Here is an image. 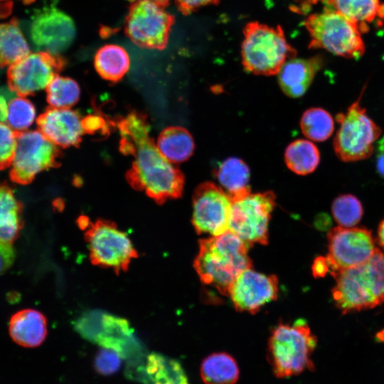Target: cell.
Wrapping results in <instances>:
<instances>
[{
	"mask_svg": "<svg viewBox=\"0 0 384 384\" xmlns=\"http://www.w3.org/2000/svg\"><path fill=\"white\" fill-rule=\"evenodd\" d=\"M90 258L92 264L126 272L138 254L127 235L113 222L98 219L85 228Z\"/></svg>",
	"mask_w": 384,
	"mask_h": 384,
	"instance_id": "9c48e42d",
	"label": "cell"
},
{
	"mask_svg": "<svg viewBox=\"0 0 384 384\" xmlns=\"http://www.w3.org/2000/svg\"><path fill=\"white\" fill-rule=\"evenodd\" d=\"M178 10L185 15L196 9L208 6L215 4L219 0H174Z\"/></svg>",
	"mask_w": 384,
	"mask_h": 384,
	"instance_id": "8d00e7d4",
	"label": "cell"
},
{
	"mask_svg": "<svg viewBox=\"0 0 384 384\" xmlns=\"http://www.w3.org/2000/svg\"><path fill=\"white\" fill-rule=\"evenodd\" d=\"M375 164L379 175L384 178V136L376 144Z\"/></svg>",
	"mask_w": 384,
	"mask_h": 384,
	"instance_id": "f35d334b",
	"label": "cell"
},
{
	"mask_svg": "<svg viewBox=\"0 0 384 384\" xmlns=\"http://www.w3.org/2000/svg\"><path fill=\"white\" fill-rule=\"evenodd\" d=\"M156 146L160 153L171 163H181L193 154L195 144L189 132L178 126L169 127L159 135Z\"/></svg>",
	"mask_w": 384,
	"mask_h": 384,
	"instance_id": "7402d4cb",
	"label": "cell"
},
{
	"mask_svg": "<svg viewBox=\"0 0 384 384\" xmlns=\"http://www.w3.org/2000/svg\"><path fill=\"white\" fill-rule=\"evenodd\" d=\"M278 279L251 268L242 272L234 280L228 296L238 311L257 313L265 304L276 299Z\"/></svg>",
	"mask_w": 384,
	"mask_h": 384,
	"instance_id": "e0dca14e",
	"label": "cell"
},
{
	"mask_svg": "<svg viewBox=\"0 0 384 384\" xmlns=\"http://www.w3.org/2000/svg\"><path fill=\"white\" fill-rule=\"evenodd\" d=\"M9 99V97H6L4 94L0 93V121H5Z\"/></svg>",
	"mask_w": 384,
	"mask_h": 384,
	"instance_id": "b9f144b4",
	"label": "cell"
},
{
	"mask_svg": "<svg viewBox=\"0 0 384 384\" xmlns=\"http://www.w3.org/2000/svg\"><path fill=\"white\" fill-rule=\"evenodd\" d=\"M9 331L13 341L18 345L37 347L47 336L46 318L37 310L23 309L11 318Z\"/></svg>",
	"mask_w": 384,
	"mask_h": 384,
	"instance_id": "44dd1931",
	"label": "cell"
},
{
	"mask_svg": "<svg viewBox=\"0 0 384 384\" xmlns=\"http://www.w3.org/2000/svg\"><path fill=\"white\" fill-rule=\"evenodd\" d=\"M331 274L336 280L333 299L343 314L384 303V253L378 249L366 262Z\"/></svg>",
	"mask_w": 384,
	"mask_h": 384,
	"instance_id": "3957f363",
	"label": "cell"
},
{
	"mask_svg": "<svg viewBox=\"0 0 384 384\" xmlns=\"http://www.w3.org/2000/svg\"><path fill=\"white\" fill-rule=\"evenodd\" d=\"M287 167L298 175H307L317 168L320 153L316 146L306 139H297L290 143L284 153Z\"/></svg>",
	"mask_w": 384,
	"mask_h": 384,
	"instance_id": "f1b7e54d",
	"label": "cell"
},
{
	"mask_svg": "<svg viewBox=\"0 0 384 384\" xmlns=\"http://www.w3.org/2000/svg\"><path fill=\"white\" fill-rule=\"evenodd\" d=\"M122 359V357L115 351L102 347L95 356L94 367L99 374L110 375L120 368Z\"/></svg>",
	"mask_w": 384,
	"mask_h": 384,
	"instance_id": "836d02e7",
	"label": "cell"
},
{
	"mask_svg": "<svg viewBox=\"0 0 384 384\" xmlns=\"http://www.w3.org/2000/svg\"><path fill=\"white\" fill-rule=\"evenodd\" d=\"M302 133L314 142H324L333 134L334 121L329 112L323 108L306 110L300 121Z\"/></svg>",
	"mask_w": 384,
	"mask_h": 384,
	"instance_id": "4dcf8cb0",
	"label": "cell"
},
{
	"mask_svg": "<svg viewBox=\"0 0 384 384\" xmlns=\"http://www.w3.org/2000/svg\"><path fill=\"white\" fill-rule=\"evenodd\" d=\"M82 124L85 133L94 134L97 132L105 134L107 125L105 119L100 115L90 114L82 119Z\"/></svg>",
	"mask_w": 384,
	"mask_h": 384,
	"instance_id": "d590c367",
	"label": "cell"
},
{
	"mask_svg": "<svg viewBox=\"0 0 384 384\" xmlns=\"http://www.w3.org/2000/svg\"><path fill=\"white\" fill-rule=\"evenodd\" d=\"M30 53L16 18L0 24V66H10Z\"/></svg>",
	"mask_w": 384,
	"mask_h": 384,
	"instance_id": "4316f807",
	"label": "cell"
},
{
	"mask_svg": "<svg viewBox=\"0 0 384 384\" xmlns=\"http://www.w3.org/2000/svg\"><path fill=\"white\" fill-rule=\"evenodd\" d=\"M46 100L50 107L69 108L79 100L80 88L72 78L57 75L46 88Z\"/></svg>",
	"mask_w": 384,
	"mask_h": 384,
	"instance_id": "1f68e13d",
	"label": "cell"
},
{
	"mask_svg": "<svg viewBox=\"0 0 384 384\" xmlns=\"http://www.w3.org/2000/svg\"><path fill=\"white\" fill-rule=\"evenodd\" d=\"M378 237L380 245L384 249V219L379 224Z\"/></svg>",
	"mask_w": 384,
	"mask_h": 384,
	"instance_id": "7bdbcfd3",
	"label": "cell"
},
{
	"mask_svg": "<svg viewBox=\"0 0 384 384\" xmlns=\"http://www.w3.org/2000/svg\"><path fill=\"white\" fill-rule=\"evenodd\" d=\"M18 134L0 121V166L9 165L16 144Z\"/></svg>",
	"mask_w": 384,
	"mask_h": 384,
	"instance_id": "e575fe53",
	"label": "cell"
},
{
	"mask_svg": "<svg viewBox=\"0 0 384 384\" xmlns=\"http://www.w3.org/2000/svg\"><path fill=\"white\" fill-rule=\"evenodd\" d=\"M329 270L326 258L322 257L316 258L312 266L313 274L316 277L324 276Z\"/></svg>",
	"mask_w": 384,
	"mask_h": 384,
	"instance_id": "ab89813d",
	"label": "cell"
},
{
	"mask_svg": "<svg viewBox=\"0 0 384 384\" xmlns=\"http://www.w3.org/2000/svg\"><path fill=\"white\" fill-rule=\"evenodd\" d=\"M168 4L169 0H133L124 22L128 38L142 48H165L174 23Z\"/></svg>",
	"mask_w": 384,
	"mask_h": 384,
	"instance_id": "ba28073f",
	"label": "cell"
},
{
	"mask_svg": "<svg viewBox=\"0 0 384 384\" xmlns=\"http://www.w3.org/2000/svg\"><path fill=\"white\" fill-rule=\"evenodd\" d=\"M275 195L272 191L250 192L232 199L229 216V230L248 245H266L268 225L275 206Z\"/></svg>",
	"mask_w": 384,
	"mask_h": 384,
	"instance_id": "30bf717a",
	"label": "cell"
},
{
	"mask_svg": "<svg viewBox=\"0 0 384 384\" xmlns=\"http://www.w3.org/2000/svg\"><path fill=\"white\" fill-rule=\"evenodd\" d=\"M304 26L310 36V48H322L350 59L360 58L365 53L359 26L336 11L312 14L305 19Z\"/></svg>",
	"mask_w": 384,
	"mask_h": 384,
	"instance_id": "8992f818",
	"label": "cell"
},
{
	"mask_svg": "<svg viewBox=\"0 0 384 384\" xmlns=\"http://www.w3.org/2000/svg\"><path fill=\"white\" fill-rule=\"evenodd\" d=\"M145 371L152 384H188L179 362L161 353H152L148 356Z\"/></svg>",
	"mask_w": 384,
	"mask_h": 384,
	"instance_id": "83f0119b",
	"label": "cell"
},
{
	"mask_svg": "<svg viewBox=\"0 0 384 384\" xmlns=\"http://www.w3.org/2000/svg\"><path fill=\"white\" fill-rule=\"evenodd\" d=\"M38 118L36 108L28 96L16 94L9 97L4 122L17 134L32 129Z\"/></svg>",
	"mask_w": 384,
	"mask_h": 384,
	"instance_id": "f546056e",
	"label": "cell"
},
{
	"mask_svg": "<svg viewBox=\"0 0 384 384\" xmlns=\"http://www.w3.org/2000/svg\"><path fill=\"white\" fill-rule=\"evenodd\" d=\"M12 6L13 2L11 0H0V18L9 16L12 11Z\"/></svg>",
	"mask_w": 384,
	"mask_h": 384,
	"instance_id": "60d3db41",
	"label": "cell"
},
{
	"mask_svg": "<svg viewBox=\"0 0 384 384\" xmlns=\"http://www.w3.org/2000/svg\"><path fill=\"white\" fill-rule=\"evenodd\" d=\"M248 245L230 230L201 240L193 266L201 282L228 296L236 277L252 267Z\"/></svg>",
	"mask_w": 384,
	"mask_h": 384,
	"instance_id": "7a4b0ae2",
	"label": "cell"
},
{
	"mask_svg": "<svg viewBox=\"0 0 384 384\" xmlns=\"http://www.w3.org/2000/svg\"><path fill=\"white\" fill-rule=\"evenodd\" d=\"M38 130L57 146L78 147L85 131L80 114L69 108L50 107L37 121Z\"/></svg>",
	"mask_w": 384,
	"mask_h": 384,
	"instance_id": "ac0fdd59",
	"label": "cell"
},
{
	"mask_svg": "<svg viewBox=\"0 0 384 384\" xmlns=\"http://www.w3.org/2000/svg\"><path fill=\"white\" fill-rule=\"evenodd\" d=\"M321 57L309 59L292 58L287 60L278 72V80L282 91L289 97L302 96L316 73L321 68Z\"/></svg>",
	"mask_w": 384,
	"mask_h": 384,
	"instance_id": "d6986e66",
	"label": "cell"
},
{
	"mask_svg": "<svg viewBox=\"0 0 384 384\" xmlns=\"http://www.w3.org/2000/svg\"><path fill=\"white\" fill-rule=\"evenodd\" d=\"M130 61L127 50L116 44L102 46L95 53L94 65L100 76L111 82H117L128 72Z\"/></svg>",
	"mask_w": 384,
	"mask_h": 384,
	"instance_id": "603a6c76",
	"label": "cell"
},
{
	"mask_svg": "<svg viewBox=\"0 0 384 384\" xmlns=\"http://www.w3.org/2000/svg\"><path fill=\"white\" fill-rule=\"evenodd\" d=\"M58 146L38 129L18 134L14 154L9 164L13 178L20 183L31 181L40 173L59 165Z\"/></svg>",
	"mask_w": 384,
	"mask_h": 384,
	"instance_id": "8fae6325",
	"label": "cell"
},
{
	"mask_svg": "<svg viewBox=\"0 0 384 384\" xmlns=\"http://www.w3.org/2000/svg\"><path fill=\"white\" fill-rule=\"evenodd\" d=\"M75 33L72 18L53 6L38 11L33 16L31 36L41 51L59 54L71 45Z\"/></svg>",
	"mask_w": 384,
	"mask_h": 384,
	"instance_id": "2e32d148",
	"label": "cell"
},
{
	"mask_svg": "<svg viewBox=\"0 0 384 384\" xmlns=\"http://www.w3.org/2000/svg\"><path fill=\"white\" fill-rule=\"evenodd\" d=\"M114 122L121 137L120 151L134 159L126 174L129 184L135 190L144 191L158 204L180 198L184 176L159 151L149 136L150 125L146 115L132 111Z\"/></svg>",
	"mask_w": 384,
	"mask_h": 384,
	"instance_id": "6da1fadb",
	"label": "cell"
},
{
	"mask_svg": "<svg viewBox=\"0 0 384 384\" xmlns=\"http://www.w3.org/2000/svg\"><path fill=\"white\" fill-rule=\"evenodd\" d=\"M362 90L344 113H338L336 120L339 123L334 139V149L338 158L344 162L363 160L370 156L374 144L381 134V129L368 115L361 105Z\"/></svg>",
	"mask_w": 384,
	"mask_h": 384,
	"instance_id": "52a82bcc",
	"label": "cell"
},
{
	"mask_svg": "<svg viewBox=\"0 0 384 384\" xmlns=\"http://www.w3.org/2000/svg\"><path fill=\"white\" fill-rule=\"evenodd\" d=\"M331 211L339 226L352 228L361 220L363 209L361 201L352 194H343L335 198Z\"/></svg>",
	"mask_w": 384,
	"mask_h": 384,
	"instance_id": "d6a6232c",
	"label": "cell"
},
{
	"mask_svg": "<svg viewBox=\"0 0 384 384\" xmlns=\"http://www.w3.org/2000/svg\"><path fill=\"white\" fill-rule=\"evenodd\" d=\"M77 331L86 339L127 357L139 348L127 320L98 310L84 313L75 323Z\"/></svg>",
	"mask_w": 384,
	"mask_h": 384,
	"instance_id": "7c38bea8",
	"label": "cell"
},
{
	"mask_svg": "<svg viewBox=\"0 0 384 384\" xmlns=\"http://www.w3.org/2000/svg\"><path fill=\"white\" fill-rule=\"evenodd\" d=\"M321 1L324 10L336 11L356 23L362 33L373 21L384 23V3L381 0H311Z\"/></svg>",
	"mask_w": 384,
	"mask_h": 384,
	"instance_id": "ffe728a7",
	"label": "cell"
},
{
	"mask_svg": "<svg viewBox=\"0 0 384 384\" xmlns=\"http://www.w3.org/2000/svg\"><path fill=\"white\" fill-rule=\"evenodd\" d=\"M316 338L303 319L279 324L268 341L267 359L274 375L284 378L314 369Z\"/></svg>",
	"mask_w": 384,
	"mask_h": 384,
	"instance_id": "277c9868",
	"label": "cell"
},
{
	"mask_svg": "<svg viewBox=\"0 0 384 384\" xmlns=\"http://www.w3.org/2000/svg\"><path fill=\"white\" fill-rule=\"evenodd\" d=\"M2 1H9V0H2ZM26 4H30L33 3L35 0H21Z\"/></svg>",
	"mask_w": 384,
	"mask_h": 384,
	"instance_id": "ee69618b",
	"label": "cell"
},
{
	"mask_svg": "<svg viewBox=\"0 0 384 384\" xmlns=\"http://www.w3.org/2000/svg\"><path fill=\"white\" fill-rule=\"evenodd\" d=\"M216 175L231 200L250 192V169L240 159L230 157L223 161Z\"/></svg>",
	"mask_w": 384,
	"mask_h": 384,
	"instance_id": "484cf974",
	"label": "cell"
},
{
	"mask_svg": "<svg viewBox=\"0 0 384 384\" xmlns=\"http://www.w3.org/2000/svg\"><path fill=\"white\" fill-rule=\"evenodd\" d=\"M232 200L220 187L204 182L193 195L192 223L198 234L217 236L229 230Z\"/></svg>",
	"mask_w": 384,
	"mask_h": 384,
	"instance_id": "9a60e30c",
	"label": "cell"
},
{
	"mask_svg": "<svg viewBox=\"0 0 384 384\" xmlns=\"http://www.w3.org/2000/svg\"><path fill=\"white\" fill-rule=\"evenodd\" d=\"M242 63L253 74H277L283 64L294 58L296 51L288 43L282 29L258 22H250L243 31Z\"/></svg>",
	"mask_w": 384,
	"mask_h": 384,
	"instance_id": "5b68a950",
	"label": "cell"
},
{
	"mask_svg": "<svg viewBox=\"0 0 384 384\" xmlns=\"http://www.w3.org/2000/svg\"><path fill=\"white\" fill-rule=\"evenodd\" d=\"M23 225L21 205L11 189L0 186V242L12 244Z\"/></svg>",
	"mask_w": 384,
	"mask_h": 384,
	"instance_id": "cb8c5ba5",
	"label": "cell"
},
{
	"mask_svg": "<svg viewBox=\"0 0 384 384\" xmlns=\"http://www.w3.org/2000/svg\"><path fill=\"white\" fill-rule=\"evenodd\" d=\"M14 259L15 251L12 245L0 242V274L12 265Z\"/></svg>",
	"mask_w": 384,
	"mask_h": 384,
	"instance_id": "74e56055",
	"label": "cell"
},
{
	"mask_svg": "<svg viewBox=\"0 0 384 384\" xmlns=\"http://www.w3.org/2000/svg\"><path fill=\"white\" fill-rule=\"evenodd\" d=\"M328 244L325 258L331 273L366 262L377 249L371 232L362 228H332L328 233Z\"/></svg>",
	"mask_w": 384,
	"mask_h": 384,
	"instance_id": "5bb4252c",
	"label": "cell"
},
{
	"mask_svg": "<svg viewBox=\"0 0 384 384\" xmlns=\"http://www.w3.org/2000/svg\"><path fill=\"white\" fill-rule=\"evenodd\" d=\"M65 65V60L59 54L47 51L30 53L9 66V86L16 94L34 95L46 90Z\"/></svg>",
	"mask_w": 384,
	"mask_h": 384,
	"instance_id": "4fadbf2b",
	"label": "cell"
},
{
	"mask_svg": "<svg viewBox=\"0 0 384 384\" xmlns=\"http://www.w3.org/2000/svg\"><path fill=\"white\" fill-rule=\"evenodd\" d=\"M200 372L205 384H235L239 378L236 361L224 352L212 353L204 358Z\"/></svg>",
	"mask_w": 384,
	"mask_h": 384,
	"instance_id": "d4e9b609",
	"label": "cell"
}]
</instances>
